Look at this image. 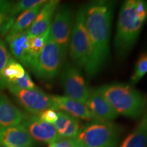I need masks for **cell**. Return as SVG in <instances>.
Returning a JSON list of instances; mask_svg holds the SVG:
<instances>
[{
    "label": "cell",
    "mask_w": 147,
    "mask_h": 147,
    "mask_svg": "<svg viewBox=\"0 0 147 147\" xmlns=\"http://www.w3.org/2000/svg\"><path fill=\"white\" fill-rule=\"evenodd\" d=\"M115 3L93 1L85 5V23L90 54L84 69L89 78L95 77L107 63Z\"/></svg>",
    "instance_id": "6da1fadb"
},
{
    "label": "cell",
    "mask_w": 147,
    "mask_h": 147,
    "mask_svg": "<svg viewBox=\"0 0 147 147\" xmlns=\"http://www.w3.org/2000/svg\"><path fill=\"white\" fill-rule=\"evenodd\" d=\"M147 19V1L127 0L119 12L115 38L117 57L124 58L136 42Z\"/></svg>",
    "instance_id": "7a4b0ae2"
},
{
    "label": "cell",
    "mask_w": 147,
    "mask_h": 147,
    "mask_svg": "<svg viewBox=\"0 0 147 147\" xmlns=\"http://www.w3.org/2000/svg\"><path fill=\"white\" fill-rule=\"evenodd\" d=\"M110 106L118 115L138 119L147 108V95L129 84L111 83L99 87Z\"/></svg>",
    "instance_id": "3957f363"
},
{
    "label": "cell",
    "mask_w": 147,
    "mask_h": 147,
    "mask_svg": "<svg viewBox=\"0 0 147 147\" xmlns=\"http://www.w3.org/2000/svg\"><path fill=\"white\" fill-rule=\"evenodd\" d=\"M120 131L111 122L89 121L82 125L76 138L80 147H119Z\"/></svg>",
    "instance_id": "277c9868"
},
{
    "label": "cell",
    "mask_w": 147,
    "mask_h": 147,
    "mask_svg": "<svg viewBox=\"0 0 147 147\" xmlns=\"http://www.w3.org/2000/svg\"><path fill=\"white\" fill-rule=\"evenodd\" d=\"M63 61L58 46L49 35L44 49L34 58L29 68L38 78L51 81L59 73Z\"/></svg>",
    "instance_id": "5b68a950"
},
{
    "label": "cell",
    "mask_w": 147,
    "mask_h": 147,
    "mask_svg": "<svg viewBox=\"0 0 147 147\" xmlns=\"http://www.w3.org/2000/svg\"><path fill=\"white\" fill-rule=\"evenodd\" d=\"M69 52L74 65L79 69H84L90 54L89 36L85 23V5L80 7L75 16Z\"/></svg>",
    "instance_id": "8992f818"
},
{
    "label": "cell",
    "mask_w": 147,
    "mask_h": 147,
    "mask_svg": "<svg viewBox=\"0 0 147 147\" xmlns=\"http://www.w3.org/2000/svg\"><path fill=\"white\" fill-rule=\"evenodd\" d=\"M74 18L71 8L63 5L57 8L51 25L50 37L58 46L63 61L69 51Z\"/></svg>",
    "instance_id": "52a82bcc"
},
{
    "label": "cell",
    "mask_w": 147,
    "mask_h": 147,
    "mask_svg": "<svg viewBox=\"0 0 147 147\" xmlns=\"http://www.w3.org/2000/svg\"><path fill=\"white\" fill-rule=\"evenodd\" d=\"M7 88L18 104L30 115L38 116L46 110L53 109V96L41 89H21L12 86Z\"/></svg>",
    "instance_id": "ba28073f"
},
{
    "label": "cell",
    "mask_w": 147,
    "mask_h": 147,
    "mask_svg": "<svg viewBox=\"0 0 147 147\" xmlns=\"http://www.w3.org/2000/svg\"><path fill=\"white\" fill-rule=\"evenodd\" d=\"M61 78L65 96L86 104L89 89L80 69L67 62L63 66Z\"/></svg>",
    "instance_id": "9c48e42d"
},
{
    "label": "cell",
    "mask_w": 147,
    "mask_h": 147,
    "mask_svg": "<svg viewBox=\"0 0 147 147\" xmlns=\"http://www.w3.org/2000/svg\"><path fill=\"white\" fill-rule=\"evenodd\" d=\"M21 124L36 142L50 144L62 138L54 125L41 120L37 115L27 114Z\"/></svg>",
    "instance_id": "30bf717a"
},
{
    "label": "cell",
    "mask_w": 147,
    "mask_h": 147,
    "mask_svg": "<svg viewBox=\"0 0 147 147\" xmlns=\"http://www.w3.org/2000/svg\"><path fill=\"white\" fill-rule=\"evenodd\" d=\"M86 106L97 121L110 122L119 116L98 88L89 89Z\"/></svg>",
    "instance_id": "8fae6325"
},
{
    "label": "cell",
    "mask_w": 147,
    "mask_h": 147,
    "mask_svg": "<svg viewBox=\"0 0 147 147\" xmlns=\"http://www.w3.org/2000/svg\"><path fill=\"white\" fill-rule=\"evenodd\" d=\"M38 147L22 124L0 129V147Z\"/></svg>",
    "instance_id": "7c38bea8"
},
{
    "label": "cell",
    "mask_w": 147,
    "mask_h": 147,
    "mask_svg": "<svg viewBox=\"0 0 147 147\" xmlns=\"http://www.w3.org/2000/svg\"><path fill=\"white\" fill-rule=\"evenodd\" d=\"M53 109L68 114L77 119L87 121H96L86 104L67 96L53 95Z\"/></svg>",
    "instance_id": "4fadbf2b"
},
{
    "label": "cell",
    "mask_w": 147,
    "mask_h": 147,
    "mask_svg": "<svg viewBox=\"0 0 147 147\" xmlns=\"http://www.w3.org/2000/svg\"><path fill=\"white\" fill-rule=\"evenodd\" d=\"M59 1H47L42 5L31 26L26 30L29 38L40 36L51 27L55 13L59 8Z\"/></svg>",
    "instance_id": "5bb4252c"
},
{
    "label": "cell",
    "mask_w": 147,
    "mask_h": 147,
    "mask_svg": "<svg viewBox=\"0 0 147 147\" xmlns=\"http://www.w3.org/2000/svg\"><path fill=\"white\" fill-rule=\"evenodd\" d=\"M29 36L26 31L16 34H6L5 40L14 59L25 67H29L32 61V56L29 51Z\"/></svg>",
    "instance_id": "9a60e30c"
},
{
    "label": "cell",
    "mask_w": 147,
    "mask_h": 147,
    "mask_svg": "<svg viewBox=\"0 0 147 147\" xmlns=\"http://www.w3.org/2000/svg\"><path fill=\"white\" fill-rule=\"evenodd\" d=\"M26 115L0 92V129L21 124Z\"/></svg>",
    "instance_id": "2e32d148"
},
{
    "label": "cell",
    "mask_w": 147,
    "mask_h": 147,
    "mask_svg": "<svg viewBox=\"0 0 147 147\" xmlns=\"http://www.w3.org/2000/svg\"><path fill=\"white\" fill-rule=\"evenodd\" d=\"M120 147H147V108L139 123Z\"/></svg>",
    "instance_id": "e0dca14e"
},
{
    "label": "cell",
    "mask_w": 147,
    "mask_h": 147,
    "mask_svg": "<svg viewBox=\"0 0 147 147\" xmlns=\"http://www.w3.org/2000/svg\"><path fill=\"white\" fill-rule=\"evenodd\" d=\"M44 4H45V3L34 7V8L29 9L28 10L25 11L23 13L19 14L17 18L14 20V23L11 25L10 29L6 34H16V33L26 31L31 26L33 21H34L35 18L36 17L37 14L40 12V9L42 8V5Z\"/></svg>",
    "instance_id": "ac0fdd59"
},
{
    "label": "cell",
    "mask_w": 147,
    "mask_h": 147,
    "mask_svg": "<svg viewBox=\"0 0 147 147\" xmlns=\"http://www.w3.org/2000/svg\"><path fill=\"white\" fill-rule=\"evenodd\" d=\"M26 73L23 66L14 58L11 57L5 65L3 72V78L8 84L23 77Z\"/></svg>",
    "instance_id": "d6986e66"
},
{
    "label": "cell",
    "mask_w": 147,
    "mask_h": 147,
    "mask_svg": "<svg viewBox=\"0 0 147 147\" xmlns=\"http://www.w3.org/2000/svg\"><path fill=\"white\" fill-rule=\"evenodd\" d=\"M50 28L51 27H49L43 34L40 36L29 38V51L32 55L33 59L41 53L42 49L45 47L49 35H50Z\"/></svg>",
    "instance_id": "ffe728a7"
},
{
    "label": "cell",
    "mask_w": 147,
    "mask_h": 147,
    "mask_svg": "<svg viewBox=\"0 0 147 147\" xmlns=\"http://www.w3.org/2000/svg\"><path fill=\"white\" fill-rule=\"evenodd\" d=\"M13 2L5 1L0 5V32L5 34L8 32L14 20L10 16V11Z\"/></svg>",
    "instance_id": "44dd1931"
},
{
    "label": "cell",
    "mask_w": 147,
    "mask_h": 147,
    "mask_svg": "<svg viewBox=\"0 0 147 147\" xmlns=\"http://www.w3.org/2000/svg\"><path fill=\"white\" fill-rule=\"evenodd\" d=\"M45 0H21L12 3L10 11V16L14 20L16 16L21 14L25 11L45 3Z\"/></svg>",
    "instance_id": "7402d4cb"
},
{
    "label": "cell",
    "mask_w": 147,
    "mask_h": 147,
    "mask_svg": "<svg viewBox=\"0 0 147 147\" xmlns=\"http://www.w3.org/2000/svg\"><path fill=\"white\" fill-rule=\"evenodd\" d=\"M147 73V51L141 54L136 64L135 69L131 77V84H135Z\"/></svg>",
    "instance_id": "603a6c76"
},
{
    "label": "cell",
    "mask_w": 147,
    "mask_h": 147,
    "mask_svg": "<svg viewBox=\"0 0 147 147\" xmlns=\"http://www.w3.org/2000/svg\"><path fill=\"white\" fill-rule=\"evenodd\" d=\"M10 58V53L6 44L0 38V90L4 89L7 87L6 82L3 78V72Z\"/></svg>",
    "instance_id": "cb8c5ba5"
},
{
    "label": "cell",
    "mask_w": 147,
    "mask_h": 147,
    "mask_svg": "<svg viewBox=\"0 0 147 147\" xmlns=\"http://www.w3.org/2000/svg\"><path fill=\"white\" fill-rule=\"evenodd\" d=\"M8 86H12L21 89H34L37 88L36 84L32 80V78L27 72L25 73L22 78L8 84L7 87Z\"/></svg>",
    "instance_id": "d4e9b609"
},
{
    "label": "cell",
    "mask_w": 147,
    "mask_h": 147,
    "mask_svg": "<svg viewBox=\"0 0 147 147\" xmlns=\"http://www.w3.org/2000/svg\"><path fill=\"white\" fill-rule=\"evenodd\" d=\"M48 147H80L78 140L76 138H62L56 142L49 144Z\"/></svg>",
    "instance_id": "484cf974"
},
{
    "label": "cell",
    "mask_w": 147,
    "mask_h": 147,
    "mask_svg": "<svg viewBox=\"0 0 147 147\" xmlns=\"http://www.w3.org/2000/svg\"><path fill=\"white\" fill-rule=\"evenodd\" d=\"M38 117L41 120L45 121V122L54 124L57 119V111L50 108V109H47L42 112L38 115Z\"/></svg>",
    "instance_id": "4316f807"
},
{
    "label": "cell",
    "mask_w": 147,
    "mask_h": 147,
    "mask_svg": "<svg viewBox=\"0 0 147 147\" xmlns=\"http://www.w3.org/2000/svg\"><path fill=\"white\" fill-rule=\"evenodd\" d=\"M4 0H0V5H1L2 3H3V2H4Z\"/></svg>",
    "instance_id": "83f0119b"
},
{
    "label": "cell",
    "mask_w": 147,
    "mask_h": 147,
    "mask_svg": "<svg viewBox=\"0 0 147 147\" xmlns=\"http://www.w3.org/2000/svg\"><path fill=\"white\" fill-rule=\"evenodd\" d=\"M11 147H12V146H11Z\"/></svg>",
    "instance_id": "f1b7e54d"
}]
</instances>
